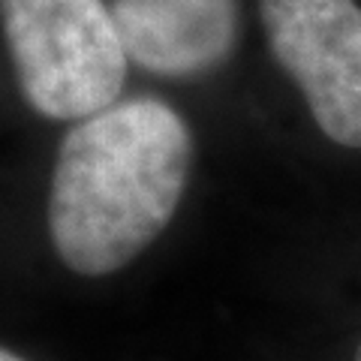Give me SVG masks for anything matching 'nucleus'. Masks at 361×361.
<instances>
[{"label": "nucleus", "instance_id": "nucleus-6", "mask_svg": "<svg viewBox=\"0 0 361 361\" xmlns=\"http://www.w3.org/2000/svg\"><path fill=\"white\" fill-rule=\"evenodd\" d=\"M355 361H361V346H358V353H355Z\"/></svg>", "mask_w": 361, "mask_h": 361}, {"label": "nucleus", "instance_id": "nucleus-5", "mask_svg": "<svg viewBox=\"0 0 361 361\" xmlns=\"http://www.w3.org/2000/svg\"><path fill=\"white\" fill-rule=\"evenodd\" d=\"M0 361H25V358H18L13 353H6V349H0Z\"/></svg>", "mask_w": 361, "mask_h": 361}, {"label": "nucleus", "instance_id": "nucleus-1", "mask_svg": "<svg viewBox=\"0 0 361 361\" xmlns=\"http://www.w3.org/2000/svg\"><path fill=\"white\" fill-rule=\"evenodd\" d=\"M190 163V130L163 99H123L75 121L61 142L49 196L61 262L82 277L130 265L172 223Z\"/></svg>", "mask_w": 361, "mask_h": 361}, {"label": "nucleus", "instance_id": "nucleus-3", "mask_svg": "<svg viewBox=\"0 0 361 361\" xmlns=\"http://www.w3.org/2000/svg\"><path fill=\"white\" fill-rule=\"evenodd\" d=\"M277 63L334 145L361 148V6L355 0H259Z\"/></svg>", "mask_w": 361, "mask_h": 361}, {"label": "nucleus", "instance_id": "nucleus-4", "mask_svg": "<svg viewBox=\"0 0 361 361\" xmlns=\"http://www.w3.org/2000/svg\"><path fill=\"white\" fill-rule=\"evenodd\" d=\"M109 9L127 58L166 78L217 70L238 39V0H111Z\"/></svg>", "mask_w": 361, "mask_h": 361}, {"label": "nucleus", "instance_id": "nucleus-2", "mask_svg": "<svg viewBox=\"0 0 361 361\" xmlns=\"http://www.w3.org/2000/svg\"><path fill=\"white\" fill-rule=\"evenodd\" d=\"M18 87L51 121H85L118 103L127 51L106 0H0Z\"/></svg>", "mask_w": 361, "mask_h": 361}]
</instances>
